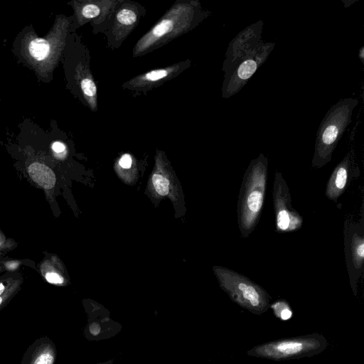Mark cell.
Returning <instances> with one entry per match:
<instances>
[{
    "instance_id": "20",
    "label": "cell",
    "mask_w": 364,
    "mask_h": 364,
    "mask_svg": "<svg viewBox=\"0 0 364 364\" xmlns=\"http://www.w3.org/2000/svg\"><path fill=\"white\" fill-rule=\"evenodd\" d=\"M152 182L156 192L161 196H166L168 193V180L160 174H154Z\"/></svg>"
},
{
    "instance_id": "14",
    "label": "cell",
    "mask_w": 364,
    "mask_h": 364,
    "mask_svg": "<svg viewBox=\"0 0 364 364\" xmlns=\"http://www.w3.org/2000/svg\"><path fill=\"white\" fill-rule=\"evenodd\" d=\"M56 348L48 336H42L34 341L25 351L21 364H54Z\"/></svg>"
},
{
    "instance_id": "4",
    "label": "cell",
    "mask_w": 364,
    "mask_h": 364,
    "mask_svg": "<svg viewBox=\"0 0 364 364\" xmlns=\"http://www.w3.org/2000/svg\"><path fill=\"white\" fill-rule=\"evenodd\" d=\"M328 344L324 336L313 333L265 342L252 347L246 353L250 357L274 361L289 360L318 355Z\"/></svg>"
},
{
    "instance_id": "2",
    "label": "cell",
    "mask_w": 364,
    "mask_h": 364,
    "mask_svg": "<svg viewBox=\"0 0 364 364\" xmlns=\"http://www.w3.org/2000/svg\"><path fill=\"white\" fill-rule=\"evenodd\" d=\"M268 159L261 153L252 159L242 177L237 203L240 235L248 237L255 230L262 212L268 180Z\"/></svg>"
},
{
    "instance_id": "15",
    "label": "cell",
    "mask_w": 364,
    "mask_h": 364,
    "mask_svg": "<svg viewBox=\"0 0 364 364\" xmlns=\"http://www.w3.org/2000/svg\"><path fill=\"white\" fill-rule=\"evenodd\" d=\"M28 172L31 179L44 189L49 190L55 186V173L45 164L34 162L28 167Z\"/></svg>"
},
{
    "instance_id": "16",
    "label": "cell",
    "mask_w": 364,
    "mask_h": 364,
    "mask_svg": "<svg viewBox=\"0 0 364 364\" xmlns=\"http://www.w3.org/2000/svg\"><path fill=\"white\" fill-rule=\"evenodd\" d=\"M50 50L48 42L43 38H35L28 45L29 53L38 61L46 59L50 53Z\"/></svg>"
},
{
    "instance_id": "8",
    "label": "cell",
    "mask_w": 364,
    "mask_h": 364,
    "mask_svg": "<svg viewBox=\"0 0 364 364\" xmlns=\"http://www.w3.org/2000/svg\"><path fill=\"white\" fill-rule=\"evenodd\" d=\"M272 202L277 232H291L301 228L303 217L292 207L289 188L278 171H275L274 177Z\"/></svg>"
},
{
    "instance_id": "7",
    "label": "cell",
    "mask_w": 364,
    "mask_h": 364,
    "mask_svg": "<svg viewBox=\"0 0 364 364\" xmlns=\"http://www.w3.org/2000/svg\"><path fill=\"white\" fill-rule=\"evenodd\" d=\"M274 45V43L261 42L250 54L225 73L221 89L222 97L230 98L240 91L267 59Z\"/></svg>"
},
{
    "instance_id": "3",
    "label": "cell",
    "mask_w": 364,
    "mask_h": 364,
    "mask_svg": "<svg viewBox=\"0 0 364 364\" xmlns=\"http://www.w3.org/2000/svg\"><path fill=\"white\" fill-rule=\"evenodd\" d=\"M358 102L356 98H343L328 110L316 133L312 168H321L331 161L338 143L351 122L353 110Z\"/></svg>"
},
{
    "instance_id": "12",
    "label": "cell",
    "mask_w": 364,
    "mask_h": 364,
    "mask_svg": "<svg viewBox=\"0 0 364 364\" xmlns=\"http://www.w3.org/2000/svg\"><path fill=\"white\" fill-rule=\"evenodd\" d=\"M120 0H90L80 6L82 23L90 22L93 32L105 33Z\"/></svg>"
},
{
    "instance_id": "18",
    "label": "cell",
    "mask_w": 364,
    "mask_h": 364,
    "mask_svg": "<svg viewBox=\"0 0 364 364\" xmlns=\"http://www.w3.org/2000/svg\"><path fill=\"white\" fill-rule=\"evenodd\" d=\"M41 269L43 276L48 283L55 285L63 284V277L60 274L55 272L54 269H50L45 262L42 264Z\"/></svg>"
},
{
    "instance_id": "21",
    "label": "cell",
    "mask_w": 364,
    "mask_h": 364,
    "mask_svg": "<svg viewBox=\"0 0 364 364\" xmlns=\"http://www.w3.org/2000/svg\"><path fill=\"white\" fill-rule=\"evenodd\" d=\"M21 277V275H9L0 279V296L3 294L17 279Z\"/></svg>"
},
{
    "instance_id": "17",
    "label": "cell",
    "mask_w": 364,
    "mask_h": 364,
    "mask_svg": "<svg viewBox=\"0 0 364 364\" xmlns=\"http://www.w3.org/2000/svg\"><path fill=\"white\" fill-rule=\"evenodd\" d=\"M275 316L281 320H288L292 316V311L289 303L286 300L280 299L270 304Z\"/></svg>"
},
{
    "instance_id": "19",
    "label": "cell",
    "mask_w": 364,
    "mask_h": 364,
    "mask_svg": "<svg viewBox=\"0 0 364 364\" xmlns=\"http://www.w3.org/2000/svg\"><path fill=\"white\" fill-rule=\"evenodd\" d=\"M23 283L22 277L17 279L3 294L0 296V310L18 292Z\"/></svg>"
},
{
    "instance_id": "13",
    "label": "cell",
    "mask_w": 364,
    "mask_h": 364,
    "mask_svg": "<svg viewBox=\"0 0 364 364\" xmlns=\"http://www.w3.org/2000/svg\"><path fill=\"white\" fill-rule=\"evenodd\" d=\"M353 152L350 151L336 166L326 183L324 194L326 197L337 203L345 192L352 173Z\"/></svg>"
},
{
    "instance_id": "9",
    "label": "cell",
    "mask_w": 364,
    "mask_h": 364,
    "mask_svg": "<svg viewBox=\"0 0 364 364\" xmlns=\"http://www.w3.org/2000/svg\"><path fill=\"white\" fill-rule=\"evenodd\" d=\"M145 14V8L138 3L120 0L104 33L107 46L112 48H119Z\"/></svg>"
},
{
    "instance_id": "27",
    "label": "cell",
    "mask_w": 364,
    "mask_h": 364,
    "mask_svg": "<svg viewBox=\"0 0 364 364\" xmlns=\"http://www.w3.org/2000/svg\"><path fill=\"white\" fill-rule=\"evenodd\" d=\"M358 57L362 62V63H364V46H361L360 48L358 50Z\"/></svg>"
},
{
    "instance_id": "28",
    "label": "cell",
    "mask_w": 364,
    "mask_h": 364,
    "mask_svg": "<svg viewBox=\"0 0 364 364\" xmlns=\"http://www.w3.org/2000/svg\"><path fill=\"white\" fill-rule=\"evenodd\" d=\"M4 261L2 260H0V274L4 271L5 270L4 269Z\"/></svg>"
},
{
    "instance_id": "10",
    "label": "cell",
    "mask_w": 364,
    "mask_h": 364,
    "mask_svg": "<svg viewBox=\"0 0 364 364\" xmlns=\"http://www.w3.org/2000/svg\"><path fill=\"white\" fill-rule=\"evenodd\" d=\"M191 61L187 59L168 66L156 68L138 75L122 85L124 90L133 92L151 91L172 80L191 66Z\"/></svg>"
},
{
    "instance_id": "5",
    "label": "cell",
    "mask_w": 364,
    "mask_h": 364,
    "mask_svg": "<svg viewBox=\"0 0 364 364\" xmlns=\"http://www.w3.org/2000/svg\"><path fill=\"white\" fill-rule=\"evenodd\" d=\"M222 289L240 307L260 316L270 306V296L260 285L245 275L223 267L213 268Z\"/></svg>"
},
{
    "instance_id": "24",
    "label": "cell",
    "mask_w": 364,
    "mask_h": 364,
    "mask_svg": "<svg viewBox=\"0 0 364 364\" xmlns=\"http://www.w3.org/2000/svg\"><path fill=\"white\" fill-rule=\"evenodd\" d=\"M20 265V262L16 260H10L4 262V267L5 270L14 271L17 269Z\"/></svg>"
},
{
    "instance_id": "23",
    "label": "cell",
    "mask_w": 364,
    "mask_h": 364,
    "mask_svg": "<svg viewBox=\"0 0 364 364\" xmlns=\"http://www.w3.org/2000/svg\"><path fill=\"white\" fill-rule=\"evenodd\" d=\"M132 164V159L129 154H125L122 155L119 161V164L124 168H129Z\"/></svg>"
},
{
    "instance_id": "25",
    "label": "cell",
    "mask_w": 364,
    "mask_h": 364,
    "mask_svg": "<svg viewBox=\"0 0 364 364\" xmlns=\"http://www.w3.org/2000/svg\"><path fill=\"white\" fill-rule=\"evenodd\" d=\"M52 149L56 154H61L65 151V146L60 141H55L52 144Z\"/></svg>"
},
{
    "instance_id": "1",
    "label": "cell",
    "mask_w": 364,
    "mask_h": 364,
    "mask_svg": "<svg viewBox=\"0 0 364 364\" xmlns=\"http://www.w3.org/2000/svg\"><path fill=\"white\" fill-rule=\"evenodd\" d=\"M209 13L199 1L178 0L134 45V58L153 52L195 28Z\"/></svg>"
},
{
    "instance_id": "26",
    "label": "cell",
    "mask_w": 364,
    "mask_h": 364,
    "mask_svg": "<svg viewBox=\"0 0 364 364\" xmlns=\"http://www.w3.org/2000/svg\"><path fill=\"white\" fill-rule=\"evenodd\" d=\"M89 330L91 334L97 336L100 332V326L97 323H93L90 326Z\"/></svg>"
},
{
    "instance_id": "11",
    "label": "cell",
    "mask_w": 364,
    "mask_h": 364,
    "mask_svg": "<svg viewBox=\"0 0 364 364\" xmlns=\"http://www.w3.org/2000/svg\"><path fill=\"white\" fill-rule=\"evenodd\" d=\"M262 21L254 23L241 31L231 41L222 68L225 74L262 42Z\"/></svg>"
},
{
    "instance_id": "22",
    "label": "cell",
    "mask_w": 364,
    "mask_h": 364,
    "mask_svg": "<svg viewBox=\"0 0 364 364\" xmlns=\"http://www.w3.org/2000/svg\"><path fill=\"white\" fill-rule=\"evenodd\" d=\"M11 248V241L7 240L6 237L0 232V254L4 253L6 250Z\"/></svg>"
},
{
    "instance_id": "6",
    "label": "cell",
    "mask_w": 364,
    "mask_h": 364,
    "mask_svg": "<svg viewBox=\"0 0 364 364\" xmlns=\"http://www.w3.org/2000/svg\"><path fill=\"white\" fill-rule=\"evenodd\" d=\"M344 253L350 284L356 295L358 283L363 276L364 262V212L361 205L360 216L355 218L348 215L343 224Z\"/></svg>"
}]
</instances>
